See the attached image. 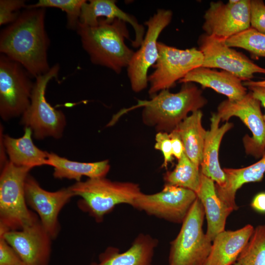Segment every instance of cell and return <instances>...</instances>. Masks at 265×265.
<instances>
[{"label":"cell","mask_w":265,"mask_h":265,"mask_svg":"<svg viewBox=\"0 0 265 265\" xmlns=\"http://www.w3.org/2000/svg\"><path fill=\"white\" fill-rule=\"evenodd\" d=\"M45 8H26L0 33V52L20 64L33 78L48 72L50 38Z\"/></svg>","instance_id":"6da1fadb"},{"label":"cell","mask_w":265,"mask_h":265,"mask_svg":"<svg viewBox=\"0 0 265 265\" xmlns=\"http://www.w3.org/2000/svg\"><path fill=\"white\" fill-rule=\"evenodd\" d=\"M76 30L93 64L116 74L127 67L134 52L125 43L130 37L126 22L118 19L108 21L100 18L94 26L79 23Z\"/></svg>","instance_id":"7a4b0ae2"},{"label":"cell","mask_w":265,"mask_h":265,"mask_svg":"<svg viewBox=\"0 0 265 265\" xmlns=\"http://www.w3.org/2000/svg\"><path fill=\"white\" fill-rule=\"evenodd\" d=\"M207 100L201 90L192 82L183 83L180 90L173 93L164 89L152 97L150 100H139L125 113L133 108L143 107L144 123L157 131L171 132L187 116L203 107Z\"/></svg>","instance_id":"3957f363"},{"label":"cell","mask_w":265,"mask_h":265,"mask_svg":"<svg viewBox=\"0 0 265 265\" xmlns=\"http://www.w3.org/2000/svg\"><path fill=\"white\" fill-rule=\"evenodd\" d=\"M69 187L75 196L80 198L77 202L78 208L97 222H101L105 216L118 205L132 206L142 192L137 184L112 181L106 177L88 178L76 182Z\"/></svg>","instance_id":"277c9868"},{"label":"cell","mask_w":265,"mask_h":265,"mask_svg":"<svg viewBox=\"0 0 265 265\" xmlns=\"http://www.w3.org/2000/svg\"><path fill=\"white\" fill-rule=\"evenodd\" d=\"M31 169L9 161L0 169V235L21 230L39 219L26 200L25 181Z\"/></svg>","instance_id":"5b68a950"},{"label":"cell","mask_w":265,"mask_h":265,"mask_svg":"<svg viewBox=\"0 0 265 265\" xmlns=\"http://www.w3.org/2000/svg\"><path fill=\"white\" fill-rule=\"evenodd\" d=\"M59 69L56 63L48 72L35 79L30 104L21 116V124L30 128L33 137L38 140L61 138L66 124L63 112L53 108L45 96L48 83L53 79H57Z\"/></svg>","instance_id":"8992f818"},{"label":"cell","mask_w":265,"mask_h":265,"mask_svg":"<svg viewBox=\"0 0 265 265\" xmlns=\"http://www.w3.org/2000/svg\"><path fill=\"white\" fill-rule=\"evenodd\" d=\"M205 212L197 198L170 242L169 265H206L212 241L203 231Z\"/></svg>","instance_id":"52a82bcc"},{"label":"cell","mask_w":265,"mask_h":265,"mask_svg":"<svg viewBox=\"0 0 265 265\" xmlns=\"http://www.w3.org/2000/svg\"><path fill=\"white\" fill-rule=\"evenodd\" d=\"M33 78L19 63L0 54V116L4 121L22 116L29 107Z\"/></svg>","instance_id":"ba28073f"},{"label":"cell","mask_w":265,"mask_h":265,"mask_svg":"<svg viewBox=\"0 0 265 265\" xmlns=\"http://www.w3.org/2000/svg\"><path fill=\"white\" fill-rule=\"evenodd\" d=\"M158 58L154 71L148 76L151 96L169 89L189 72L202 66V52L195 48L182 50L158 42Z\"/></svg>","instance_id":"9c48e42d"},{"label":"cell","mask_w":265,"mask_h":265,"mask_svg":"<svg viewBox=\"0 0 265 265\" xmlns=\"http://www.w3.org/2000/svg\"><path fill=\"white\" fill-rule=\"evenodd\" d=\"M172 15L171 10L159 9L144 23L147 30L143 40L127 66L128 77L135 92H139L147 86L148 70L156 63L159 56L158 37L170 23Z\"/></svg>","instance_id":"30bf717a"},{"label":"cell","mask_w":265,"mask_h":265,"mask_svg":"<svg viewBox=\"0 0 265 265\" xmlns=\"http://www.w3.org/2000/svg\"><path fill=\"white\" fill-rule=\"evenodd\" d=\"M197 198L196 193L190 189L165 184L159 192H141L132 207L149 215L182 224Z\"/></svg>","instance_id":"8fae6325"},{"label":"cell","mask_w":265,"mask_h":265,"mask_svg":"<svg viewBox=\"0 0 265 265\" xmlns=\"http://www.w3.org/2000/svg\"><path fill=\"white\" fill-rule=\"evenodd\" d=\"M261 102L250 91L241 99L220 103L217 107L221 121H226L233 116L238 117L252 133L243 138L245 152L255 158H261L265 152V122L261 109Z\"/></svg>","instance_id":"7c38bea8"},{"label":"cell","mask_w":265,"mask_h":265,"mask_svg":"<svg viewBox=\"0 0 265 265\" xmlns=\"http://www.w3.org/2000/svg\"><path fill=\"white\" fill-rule=\"evenodd\" d=\"M225 40L205 33L199 37L198 43L203 56L202 67L221 69L243 81L251 80L255 74H265V68L228 46Z\"/></svg>","instance_id":"4fadbf2b"},{"label":"cell","mask_w":265,"mask_h":265,"mask_svg":"<svg viewBox=\"0 0 265 265\" xmlns=\"http://www.w3.org/2000/svg\"><path fill=\"white\" fill-rule=\"evenodd\" d=\"M27 205L37 215L41 224L53 239L61 230L58 216L64 207L74 197L69 187L55 191L43 189L29 173L25 184Z\"/></svg>","instance_id":"5bb4252c"},{"label":"cell","mask_w":265,"mask_h":265,"mask_svg":"<svg viewBox=\"0 0 265 265\" xmlns=\"http://www.w3.org/2000/svg\"><path fill=\"white\" fill-rule=\"evenodd\" d=\"M250 1H211L204 15L205 33L226 40L250 28Z\"/></svg>","instance_id":"9a60e30c"},{"label":"cell","mask_w":265,"mask_h":265,"mask_svg":"<svg viewBox=\"0 0 265 265\" xmlns=\"http://www.w3.org/2000/svg\"><path fill=\"white\" fill-rule=\"evenodd\" d=\"M13 248L25 265H49L52 241L39 219L24 228L0 235Z\"/></svg>","instance_id":"2e32d148"},{"label":"cell","mask_w":265,"mask_h":265,"mask_svg":"<svg viewBox=\"0 0 265 265\" xmlns=\"http://www.w3.org/2000/svg\"><path fill=\"white\" fill-rule=\"evenodd\" d=\"M100 18L108 21L118 19L129 23L135 32L134 40L132 41L134 48L141 45L145 36L144 27L138 23L137 19L117 6L114 0H86L82 4L79 18V23L89 26H96Z\"/></svg>","instance_id":"e0dca14e"},{"label":"cell","mask_w":265,"mask_h":265,"mask_svg":"<svg viewBox=\"0 0 265 265\" xmlns=\"http://www.w3.org/2000/svg\"><path fill=\"white\" fill-rule=\"evenodd\" d=\"M220 121L217 113L212 114L210 129L207 131L205 136L200 170L202 174L215 182V186L222 187L225 186L227 179L219 161V147L223 136L233 125L226 122L219 126Z\"/></svg>","instance_id":"ac0fdd59"},{"label":"cell","mask_w":265,"mask_h":265,"mask_svg":"<svg viewBox=\"0 0 265 265\" xmlns=\"http://www.w3.org/2000/svg\"><path fill=\"white\" fill-rule=\"evenodd\" d=\"M179 82L199 83L203 88H211L226 96L230 101L239 100L247 93L242 81L234 75L202 66L189 72Z\"/></svg>","instance_id":"d6986e66"},{"label":"cell","mask_w":265,"mask_h":265,"mask_svg":"<svg viewBox=\"0 0 265 265\" xmlns=\"http://www.w3.org/2000/svg\"><path fill=\"white\" fill-rule=\"evenodd\" d=\"M158 242L149 235L140 234L127 250L120 252L117 248L108 247L99 255L98 263L90 265H153Z\"/></svg>","instance_id":"ffe728a7"},{"label":"cell","mask_w":265,"mask_h":265,"mask_svg":"<svg viewBox=\"0 0 265 265\" xmlns=\"http://www.w3.org/2000/svg\"><path fill=\"white\" fill-rule=\"evenodd\" d=\"M254 230L251 224L235 231H223L212 241L206 265H234L247 244Z\"/></svg>","instance_id":"44dd1931"},{"label":"cell","mask_w":265,"mask_h":265,"mask_svg":"<svg viewBox=\"0 0 265 265\" xmlns=\"http://www.w3.org/2000/svg\"><path fill=\"white\" fill-rule=\"evenodd\" d=\"M196 194L207 219L206 234L212 241L217 234L225 230L226 219L234 210L219 198L214 182L201 173L200 188Z\"/></svg>","instance_id":"7402d4cb"},{"label":"cell","mask_w":265,"mask_h":265,"mask_svg":"<svg viewBox=\"0 0 265 265\" xmlns=\"http://www.w3.org/2000/svg\"><path fill=\"white\" fill-rule=\"evenodd\" d=\"M32 132L25 128L23 135L13 138L3 135V142L10 162L17 166L33 168L47 165L48 152L36 147L32 139Z\"/></svg>","instance_id":"603a6c76"},{"label":"cell","mask_w":265,"mask_h":265,"mask_svg":"<svg viewBox=\"0 0 265 265\" xmlns=\"http://www.w3.org/2000/svg\"><path fill=\"white\" fill-rule=\"evenodd\" d=\"M226 176V184L222 187L215 186L219 198L233 210L238 206L235 201L237 190L243 185L262 180L265 173V152L256 162L241 168L223 169Z\"/></svg>","instance_id":"cb8c5ba5"},{"label":"cell","mask_w":265,"mask_h":265,"mask_svg":"<svg viewBox=\"0 0 265 265\" xmlns=\"http://www.w3.org/2000/svg\"><path fill=\"white\" fill-rule=\"evenodd\" d=\"M47 165L53 167L54 178L74 180L76 182H80L83 176L88 178L105 177L110 169L108 160L82 162L70 160L54 153L48 152Z\"/></svg>","instance_id":"d4e9b609"},{"label":"cell","mask_w":265,"mask_h":265,"mask_svg":"<svg viewBox=\"0 0 265 265\" xmlns=\"http://www.w3.org/2000/svg\"><path fill=\"white\" fill-rule=\"evenodd\" d=\"M203 113L200 110L192 112L176 128L184 147V153L198 168L203 157V151L207 132L202 126Z\"/></svg>","instance_id":"484cf974"},{"label":"cell","mask_w":265,"mask_h":265,"mask_svg":"<svg viewBox=\"0 0 265 265\" xmlns=\"http://www.w3.org/2000/svg\"><path fill=\"white\" fill-rule=\"evenodd\" d=\"M165 184L190 189L196 194L200 186L201 172L184 153L175 168L164 175Z\"/></svg>","instance_id":"4316f807"},{"label":"cell","mask_w":265,"mask_h":265,"mask_svg":"<svg viewBox=\"0 0 265 265\" xmlns=\"http://www.w3.org/2000/svg\"><path fill=\"white\" fill-rule=\"evenodd\" d=\"M237 262L240 265H265V224L254 228Z\"/></svg>","instance_id":"83f0119b"},{"label":"cell","mask_w":265,"mask_h":265,"mask_svg":"<svg viewBox=\"0 0 265 265\" xmlns=\"http://www.w3.org/2000/svg\"><path fill=\"white\" fill-rule=\"evenodd\" d=\"M231 48H240L252 55L265 58V34L250 27L225 40Z\"/></svg>","instance_id":"f1b7e54d"},{"label":"cell","mask_w":265,"mask_h":265,"mask_svg":"<svg viewBox=\"0 0 265 265\" xmlns=\"http://www.w3.org/2000/svg\"><path fill=\"white\" fill-rule=\"evenodd\" d=\"M85 0H39L36 3L27 5V8L54 7L59 8L67 15V26L76 30L80 14L81 8Z\"/></svg>","instance_id":"f546056e"},{"label":"cell","mask_w":265,"mask_h":265,"mask_svg":"<svg viewBox=\"0 0 265 265\" xmlns=\"http://www.w3.org/2000/svg\"><path fill=\"white\" fill-rule=\"evenodd\" d=\"M27 5L24 0H0V25H9L15 22Z\"/></svg>","instance_id":"4dcf8cb0"},{"label":"cell","mask_w":265,"mask_h":265,"mask_svg":"<svg viewBox=\"0 0 265 265\" xmlns=\"http://www.w3.org/2000/svg\"><path fill=\"white\" fill-rule=\"evenodd\" d=\"M250 27L265 34V4L262 0H250Z\"/></svg>","instance_id":"1f68e13d"},{"label":"cell","mask_w":265,"mask_h":265,"mask_svg":"<svg viewBox=\"0 0 265 265\" xmlns=\"http://www.w3.org/2000/svg\"><path fill=\"white\" fill-rule=\"evenodd\" d=\"M154 147L156 150H159L163 157V162L162 167L166 168L170 162L173 159L171 142L169 133L167 132H159L155 137Z\"/></svg>","instance_id":"d6a6232c"},{"label":"cell","mask_w":265,"mask_h":265,"mask_svg":"<svg viewBox=\"0 0 265 265\" xmlns=\"http://www.w3.org/2000/svg\"><path fill=\"white\" fill-rule=\"evenodd\" d=\"M0 265H25L16 251L2 237H0Z\"/></svg>","instance_id":"836d02e7"},{"label":"cell","mask_w":265,"mask_h":265,"mask_svg":"<svg viewBox=\"0 0 265 265\" xmlns=\"http://www.w3.org/2000/svg\"><path fill=\"white\" fill-rule=\"evenodd\" d=\"M169 133L172 144L173 157L178 160L184 153L183 142L176 128Z\"/></svg>","instance_id":"e575fe53"},{"label":"cell","mask_w":265,"mask_h":265,"mask_svg":"<svg viewBox=\"0 0 265 265\" xmlns=\"http://www.w3.org/2000/svg\"><path fill=\"white\" fill-rule=\"evenodd\" d=\"M250 205L255 211L261 213H265V192H260L256 194Z\"/></svg>","instance_id":"d590c367"},{"label":"cell","mask_w":265,"mask_h":265,"mask_svg":"<svg viewBox=\"0 0 265 265\" xmlns=\"http://www.w3.org/2000/svg\"><path fill=\"white\" fill-rule=\"evenodd\" d=\"M247 87L253 96L261 102L265 109V87L259 86H249ZM263 117L265 122V113Z\"/></svg>","instance_id":"8d00e7d4"},{"label":"cell","mask_w":265,"mask_h":265,"mask_svg":"<svg viewBox=\"0 0 265 265\" xmlns=\"http://www.w3.org/2000/svg\"><path fill=\"white\" fill-rule=\"evenodd\" d=\"M3 128L0 125V169L9 161L6 157V152L3 142Z\"/></svg>","instance_id":"74e56055"},{"label":"cell","mask_w":265,"mask_h":265,"mask_svg":"<svg viewBox=\"0 0 265 265\" xmlns=\"http://www.w3.org/2000/svg\"><path fill=\"white\" fill-rule=\"evenodd\" d=\"M243 84L245 87H248L249 86H259L265 87V80L258 81L250 80L243 81Z\"/></svg>","instance_id":"f35d334b"},{"label":"cell","mask_w":265,"mask_h":265,"mask_svg":"<svg viewBox=\"0 0 265 265\" xmlns=\"http://www.w3.org/2000/svg\"><path fill=\"white\" fill-rule=\"evenodd\" d=\"M234 265H240L238 262H236Z\"/></svg>","instance_id":"ab89813d"}]
</instances>
